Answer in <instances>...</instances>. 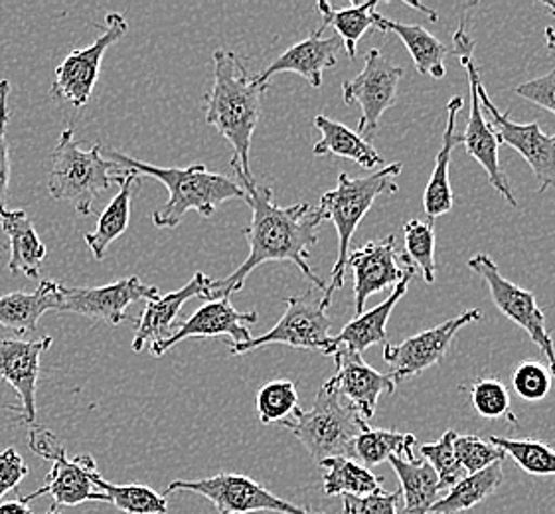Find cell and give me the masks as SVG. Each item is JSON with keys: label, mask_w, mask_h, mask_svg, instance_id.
Wrapping results in <instances>:
<instances>
[{"label": "cell", "mask_w": 555, "mask_h": 514, "mask_svg": "<svg viewBox=\"0 0 555 514\" xmlns=\"http://www.w3.org/2000/svg\"><path fill=\"white\" fill-rule=\"evenodd\" d=\"M299 391L293 381H273L257 391V415L263 425L283 424L297 414Z\"/></svg>", "instance_id": "obj_38"}, {"label": "cell", "mask_w": 555, "mask_h": 514, "mask_svg": "<svg viewBox=\"0 0 555 514\" xmlns=\"http://www.w3.org/2000/svg\"><path fill=\"white\" fill-rule=\"evenodd\" d=\"M91 481L100 489L107 503H112L115 509H119L125 514H167L168 501L165 494H158L155 489L146 485H115V483L105 481L101 477L100 471L93 473Z\"/></svg>", "instance_id": "obj_35"}, {"label": "cell", "mask_w": 555, "mask_h": 514, "mask_svg": "<svg viewBox=\"0 0 555 514\" xmlns=\"http://www.w3.org/2000/svg\"><path fill=\"white\" fill-rule=\"evenodd\" d=\"M46 514H64V513H60V511H57L56 504H52V506H50V509H48V513H46Z\"/></svg>", "instance_id": "obj_49"}, {"label": "cell", "mask_w": 555, "mask_h": 514, "mask_svg": "<svg viewBox=\"0 0 555 514\" xmlns=\"http://www.w3.org/2000/svg\"><path fill=\"white\" fill-rule=\"evenodd\" d=\"M60 307V283L40 281L33 293H9L0 297V324L14 335H33L38 331V321Z\"/></svg>", "instance_id": "obj_25"}, {"label": "cell", "mask_w": 555, "mask_h": 514, "mask_svg": "<svg viewBox=\"0 0 555 514\" xmlns=\"http://www.w3.org/2000/svg\"><path fill=\"white\" fill-rule=\"evenodd\" d=\"M28 465L24 463L23 455L14 448L4 449L0 453V503L7 492L18 489V485L26 479Z\"/></svg>", "instance_id": "obj_46"}, {"label": "cell", "mask_w": 555, "mask_h": 514, "mask_svg": "<svg viewBox=\"0 0 555 514\" xmlns=\"http://www.w3.org/2000/svg\"><path fill=\"white\" fill-rule=\"evenodd\" d=\"M552 381H554V376L550 369L535 360H524L512 374L514 390L528 402L544 400L552 390Z\"/></svg>", "instance_id": "obj_42"}, {"label": "cell", "mask_w": 555, "mask_h": 514, "mask_svg": "<svg viewBox=\"0 0 555 514\" xmlns=\"http://www.w3.org/2000/svg\"><path fill=\"white\" fill-rule=\"evenodd\" d=\"M478 98L482 112H489L492 125L504 145L512 146L522 155L524 160L532 167L535 179L540 182V192H545L555 184V134H545L538 124H516L511 113H502L490 101L489 93L480 83Z\"/></svg>", "instance_id": "obj_17"}, {"label": "cell", "mask_w": 555, "mask_h": 514, "mask_svg": "<svg viewBox=\"0 0 555 514\" xmlns=\"http://www.w3.org/2000/svg\"><path fill=\"white\" fill-rule=\"evenodd\" d=\"M463 110V98L455 95L447 105V127L443 133V146L435 157L434 172L431 179L425 187L423 192V210L427 214V218L434 222L435 218L443 216V214L453 210L455 196L451 189V180H449V165H451V155L455 151V146L463 143V134L456 133V119Z\"/></svg>", "instance_id": "obj_24"}, {"label": "cell", "mask_w": 555, "mask_h": 514, "mask_svg": "<svg viewBox=\"0 0 555 514\" xmlns=\"http://www.w3.org/2000/svg\"><path fill=\"white\" fill-rule=\"evenodd\" d=\"M455 437V429H449V432H444L439 441L420 448V453L437 473L443 491H449L451 487H455L456 483L467 477V473L461 470V465L456 461Z\"/></svg>", "instance_id": "obj_39"}, {"label": "cell", "mask_w": 555, "mask_h": 514, "mask_svg": "<svg viewBox=\"0 0 555 514\" xmlns=\"http://www.w3.org/2000/svg\"><path fill=\"white\" fill-rule=\"evenodd\" d=\"M244 201L251 206V222L244 230L249 244L247 259L225 280L214 281L211 299L230 297L244 290L245 281L254 269L269 261H291L317 290L326 291V283L309 266V252L319 242L321 214L311 204L300 202L293 206H279L269 187H259L256 179L237 172Z\"/></svg>", "instance_id": "obj_1"}, {"label": "cell", "mask_w": 555, "mask_h": 514, "mask_svg": "<svg viewBox=\"0 0 555 514\" xmlns=\"http://www.w3.org/2000/svg\"><path fill=\"white\" fill-rule=\"evenodd\" d=\"M324 470L322 487L328 497L338 494H352V497H366L372 492L382 491L384 479L374 475L372 471L360 465L354 459L331 458L319 463Z\"/></svg>", "instance_id": "obj_32"}, {"label": "cell", "mask_w": 555, "mask_h": 514, "mask_svg": "<svg viewBox=\"0 0 555 514\" xmlns=\"http://www.w3.org/2000/svg\"><path fill=\"white\" fill-rule=\"evenodd\" d=\"M127 172L129 170L103 155L101 143L81 151L74 139V127H67L52 153L48 191L54 201L69 202L81 216H89L101 192L109 191L113 182L119 184Z\"/></svg>", "instance_id": "obj_5"}, {"label": "cell", "mask_w": 555, "mask_h": 514, "mask_svg": "<svg viewBox=\"0 0 555 514\" xmlns=\"http://www.w3.org/2000/svg\"><path fill=\"white\" fill-rule=\"evenodd\" d=\"M214 81L206 98V124L234 149L232 168L244 177L254 179L249 153L251 139L261 119V103L269 90L267 83H259L256 76L247 74V67L232 50L214 52Z\"/></svg>", "instance_id": "obj_2"}, {"label": "cell", "mask_w": 555, "mask_h": 514, "mask_svg": "<svg viewBox=\"0 0 555 514\" xmlns=\"http://www.w3.org/2000/svg\"><path fill=\"white\" fill-rule=\"evenodd\" d=\"M475 44L465 33V24L459 26L455 36H453V54H455L463 67L467 69L468 86H470V115H468L467 131L463 134V145L467 149L468 155L477 160L480 167L487 170L490 184L499 191L500 196L508 202L511 206H518V201L514 196L508 179L500 165L499 149L502 145L499 133L494 125L485 119V112L478 98V88H480V76H478L477 64L473 57Z\"/></svg>", "instance_id": "obj_9"}, {"label": "cell", "mask_w": 555, "mask_h": 514, "mask_svg": "<svg viewBox=\"0 0 555 514\" xmlns=\"http://www.w3.org/2000/svg\"><path fill=\"white\" fill-rule=\"evenodd\" d=\"M389 465L400 479L403 513L429 514L431 506L441 499V491H443L434 467L425 459L408 461L396 455L389 458Z\"/></svg>", "instance_id": "obj_28"}, {"label": "cell", "mask_w": 555, "mask_h": 514, "mask_svg": "<svg viewBox=\"0 0 555 514\" xmlns=\"http://www.w3.org/2000/svg\"><path fill=\"white\" fill-rule=\"evenodd\" d=\"M490 444L511 455L518 467L535 477L555 475V451L540 439H512V437H490Z\"/></svg>", "instance_id": "obj_36"}, {"label": "cell", "mask_w": 555, "mask_h": 514, "mask_svg": "<svg viewBox=\"0 0 555 514\" xmlns=\"http://www.w3.org/2000/svg\"><path fill=\"white\" fill-rule=\"evenodd\" d=\"M379 33H396L401 42L408 48L413 64L423 76H431L434 79H443L447 74L444 57L451 54V50L437 40L434 34L427 33L420 24L393 23L386 16H382L378 23Z\"/></svg>", "instance_id": "obj_30"}, {"label": "cell", "mask_w": 555, "mask_h": 514, "mask_svg": "<svg viewBox=\"0 0 555 514\" xmlns=\"http://www.w3.org/2000/svg\"><path fill=\"white\" fill-rule=\"evenodd\" d=\"M376 7H378L376 0L366 2V4H352L348 9H334L333 4H328L324 0L317 4L322 16V30L326 26H333L334 30L338 33V38L343 40V46H345L350 60L356 57V48H358L360 38L370 28H378L382 14L376 12Z\"/></svg>", "instance_id": "obj_31"}, {"label": "cell", "mask_w": 555, "mask_h": 514, "mask_svg": "<svg viewBox=\"0 0 555 514\" xmlns=\"http://www.w3.org/2000/svg\"><path fill=\"white\" fill-rule=\"evenodd\" d=\"M211 290H214V280L198 271L184 287L167 293L163 297L158 295L156 299L146 303L145 311L141 313L137 333H134V352H141L146 343L153 345V343H158V340L170 336V333L175 331L180 309L194 297H204L211 301Z\"/></svg>", "instance_id": "obj_21"}, {"label": "cell", "mask_w": 555, "mask_h": 514, "mask_svg": "<svg viewBox=\"0 0 555 514\" xmlns=\"http://www.w3.org/2000/svg\"><path fill=\"white\" fill-rule=\"evenodd\" d=\"M333 357L336 374L331 381L358 414L366 422L372 420L378 408L379 396L393 394L396 382L391 381L389 374L372 369L362 355H356L350 348L336 347Z\"/></svg>", "instance_id": "obj_19"}, {"label": "cell", "mask_w": 555, "mask_h": 514, "mask_svg": "<svg viewBox=\"0 0 555 514\" xmlns=\"http://www.w3.org/2000/svg\"><path fill=\"white\" fill-rule=\"evenodd\" d=\"M401 168L403 165L396 163V165L379 168L378 172L362 179H350L346 172H340L336 189L322 194L321 204L317 206V210L321 214L322 222L331 220L338 232V257L333 268V281L324 291L326 301L331 303L334 291L345 285V273L348 268V256H350L348 247L358 226L370 213L374 202L382 196L398 192L396 179L400 177Z\"/></svg>", "instance_id": "obj_4"}, {"label": "cell", "mask_w": 555, "mask_h": 514, "mask_svg": "<svg viewBox=\"0 0 555 514\" xmlns=\"http://www.w3.org/2000/svg\"><path fill=\"white\" fill-rule=\"evenodd\" d=\"M314 125L322 134L321 141L312 149V153L317 157L333 155V157L348 158L358 167L366 168V170H374L384 163V158L374 149V145L362 134L348 129L346 125L333 121L326 115H317Z\"/></svg>", "instance_id": "obj_27"}, {"label": "cell", "mask_w": 555, "mask_h": 514, "mask_svg": "<svg viewBox=\"0 0 555 514\" xmlns=\"http://www.w3.org/2000/svg\"><path fill=\"white\" fill-rule=\"evenodd\" d=\"M30 449L36 455L52 461V470L48 479L38 491L30 494H18L24 503H30L40 497H52L56 506H78L86 503H107V497L91 481L93 473H98V463L91 455L67 458V451L60 439L50 429L34 425L30 429Z\"/></svg>", "instance_id": "obj_7"}, {"label": "cell", "mask_w": 555, "mask_h": 514, "mask_svg": "<svg viewBox=\"0 0 555 514\" xmlns=\"http://www.w3.org/2000/svg\"><path fill=\"white\" fill-rule=\"evenodd\" d=\"M119 187H121V191L113 196L112 202L101 213L95 232L86 234V244L93 252V257L98 261L105 257L113 242L119 240L127 232L129 220H131L134 189L141 187V177L129 170L127 175H122Z\"/></svg>", "instance_id": "obj_29"}, {"label": "cell", "mask_w": 555, "mask_h": 514, "mask_svg": "<svg viewBox=\"0 0 555 514\" xmlns=\"http://www.w3.org/2000/svg\"><path fill=\"white\" fill-rule=\"evenodd\" d=\"M105 157L112 158L125 170H131L139 177H153L167 187V204L153 214L156 228H177L190 210H196L204 218H211L223 202L234 198L244 201V189L237 182L220 172H210L204 165L186 168L153 167L119 151H109Z\"/></svg>", "instance_id": "obj_3"}, {"label": "cell", "mask_w": 555, "mask_h": 514, "mask_svg": "<svg viewBox=\"0 0 555 514\" xmlns=\"http://www.w3.org/2000/svg\"><path fill=\"white\" fill-rule=\"evenodd\" d=\"M0 226L11 242V273L38 280L40 266L46 259V246L38 232L34 230L28 214L24 210H9L4 206L0 208Z\"/></svg>", "instance_id": "obj_26"}, {"label": "cell", "mask_w": 555, "mask_h": 514, "mask_svg": "<svg viewBox=\"0 0 555 514\" xmlns=\"http://www.w3.org/2000/svg\"><path fill=\"white\" fill-rule=\"evenodd\" d=\"M403 67L393 66L378 48L367 52L364 69L350 81L343 83L345 103H358L362 115L358 124V133L366 141H374L379 131L382 115L396 103Z\"/></svg>", "instance_id": "obj_13"}, {"label": "cell", "mask_w": 555, "mask_h": 514, "mask_svg": "<svg viewBox=\"0 0 555 514\" xmlns=\"http://www.w3.org/2000/svg\"><path fill=\"white\" fill-rule=\"evenodd\" d=\"M405 254L403 261L408 268L422 269L425 283L435 281V228L431 220H410L403 226Z\"/></svg>", "instance_id": "obj_37"}, {"label": "cell", "mask_w": 555, "mask_h": 514, "mask_svg": "<svg viewBox=\"0 0 555 514\" xmlns=\"http://www.w3.org/2000/svg\"><path fill=\"white\" fill-rule=\"evenodd\" d=\"M129 30V24L119 12L107 14L105 28L100 38L81 50H72L54 72L50 93L60 101H66L76 110L88 105L100 79L101 62L109 46L119 42Z\"/></svg>", "instance_id": "obj_12"}, {"label": "cell", "mask_w": 555, "mask_h": 514, "mask_svg": "<svg viewBox=\"0 0 555 514\" xmlns=\"http://www.w3.org/2000/svg\"><path fill=\"white\" fill-rule=\"evenodd\" d=\"M396 235L384 240H372L366 246L358 247L348 256V266L354 271L356 317L364 313L367 297L379 291L396 287L405 271L398 266Z\"/></svg>", "instance_id": "obj_20"}, {"label": "cell", "mask_w": 555, "mask_h": 514, "mask_svg": "<svg viewBox=\"0 0 555 514\" xmlns=\"http://www.w3.org/2000/svg\"><path fill=\"white\" fill-rule=\"evenodd\" d=\"M9 95H11V81L0 79V208L7 206V194L11 184V151H9V139H7V127L11 121Z\"/></svg>", "instance_id": "obj_43"}, {"label": "cell", "mask_w": 555, "mask_h": 514, "mask_svg": "<svg viewBox=\"0 0 555 514\" xmlns=\"http://www.w3.org/2000/svg\"><path fill=\"white\" fill-rule=\"evenodd\" d=\"M482 319L480 309H468L465 313L453 317L444 323L437 324L434 329H427L423 333L410 336L400 345H386L384 347V360L389 364V376L396 382L413 378L422 374L423 370L431 369L443 360L447 350L451 347L456 333L467 326L468 323H475Z\"/></svg>", "instance_id": "obj_14"}, {"label": "cell", "mask_w": 555, "mask_h": 514, "mask_svg": "<svg viewBox=\"0 0 555 514\" xmlns=\"http://www.w3.org/2000/svg\"><path fill=\"white\" fill-rule=\"evenodd\" d=\"M52 343V336H42L36 340H0V378L18 394L21 406H12L11 410L21 414L18 420L23 424L33 425L36 422V390L42 369V355L50 350Z\"/></svg>", "instance_id": "obj_18"}, {"label": "cell", "mask_w": 555, "mask_h": 514, "mask_svg": "<svg viewBox=\"0 0 555 514\" xmlns=\"http://www.w3.org/2000/svg\"><path fill=\"white\" fill-rule=\"evenodd\" d=\"M158 297L155 285L139 278H125L103 287H69L60 283L57 313H76L100 319L109 324L127 321V307L134 301H151Z\"/></svg>", "instance_id": "obj_15"}, {"label": "cell", "mask_w": 555, "mask_h": 514, "mask_svg": "<svg viewBox=\"0 0 555 514\" xmlns=\"http://www.w3.org/2000/svg\"><path fill=\"white\" fill-rule=\"evenodd\" d=\"M516 95L555 115V67L540 78L530 79L516 88Z\"/></svg>", "instance_id": "obj_45"}, {"label": "cell", "mask_w": 555, "mask_h": 514, "mask_svg": "<svg viewBox=\"0 0 555 514\" xmlns=\"http://www.w3.org/2000/svg\"><path fill=\"white\" fill-rule=\"evenodd\" d=\"M413 278H415V269L405 268L403 280L393 287L386 301L379 303L370 311L358 314L354 321H350L338 335L333 336L331 357H333L336 347L350 348L356 355H364L367 348L374 347V345L386 347L388 345L386 326H388L389 317H391V311L396 309V305L400 303L401 297L408 293V287H410Z\"/></svg>", "instance_id": "obj_23"}, {"label": "cell", "mask_w": 555, "mask_h": 514, "mask_svg": "<svg viewBox=\"0 0 555 514\" xmlns=\"http://www.w3.org/2000/svg\"><path fill=\"white\" fill-rule=\"evenodd\" d=\"M417 439L413 434H400L388 429H374L367 425L358 436L354 444L356 459L364 463V467H376L389 458H401L413 461V448Z\"/></svg>", "instance_id": "obj_34"}, {"label": "cell", "mask_w": 555, "mask_h": 514, "mask_svg": "<svg viewBox=\"0 0 555 514\" xmlns=\"http://www.w3.org/2000/svg\"><path fill=\"white\" fill-rule=\"evenodd\" d=\"M259 321V314L256 311L242 313L237 311L230 297H218L211 301L202 305L196 313L189 317L182 324L175 326L170 336L153 343L151 345V355L153 357H163L170 348L177 347L178 343L186 338H210V336H230V345H242L249 338H254L249 333V326Z\"/></svg>", "instance_id": "obj_16"}, {"label": "cell", "mask_w": 555, "mask_h": 514, "mask_svg": "<svg viewBox=\"0 0 555 514\" xmlns=\"http://www.w3.org/2000/svg\"><path fill=\"white\" fill-rule=\"evenodd\" d=\"M189 491L208 499L220 514H324L311 513L299 504L289 503L278 494L267 491L259 483L237 475V473H220L206 479L194 481H172L168 492Z\"/></svg>", "instance_id": "obj_10"}, {"label": "cell", "mask_w": 555, "mask_h": 514, "mask_svg": "<svg viewBox=\"0 0 555 514\" xmlns=\"http://www.w3.org/2000/svg\"><path fill=\"white\" fill-rule=\"evenodd\" d=\"M322 33L324 30L319 28L307 40L291 46L289 50H285L273 64H269L267 69L257 74V81L269 86V79L275 74L293 72V74H299L300 78L307 79L312 88H321L324 69L336 66L340 48H343V40L338 36L322 38Z\"/></svg>", "instance_id": "obj_22"}, {"label": "cell", "mask_w": 555, "mask_h": 514, "mask_svg": "<svg viewBox=\"0 0 555 514\" xmlns=\"http://www.w3.org/2000/svg\"><path fill=\"white\" fill-rule=\"evenodd\" d=\"M0 514H34L33 509L28 506V503H24L21 499L16 501H7V503H0Z\"/></svg>", "instance_id": "obj_47"}, {"label": "cell", "mask_w": 555, "mask_h": 514, "mask_svg": "<svg viewBox=\"0 0 555 514\" xmlns=\"http://www.w3.org/2000/svg\"><path fill=\"white\" fill-rule=\"evenodd\" d=\"M468 268L487 281L492 303L499 307L500 313L512 323L518 324L532 338L533 345L544 352L547 369L555 378V347L552 336L545 326V314L538 307V299L532 291L522 290L500 273L499 266L487 254H477L468 259Z\"/></svg>", "instance_id": "obj_11"}, {"label": "cell", "mask_w": 555, "mask_h": 514, "mask_svg": "<svg viewBox=\"0 0 555 514\" xmlns=\"http://www.w3.org/2000/svg\"><path fill=\"white\" fill-rule=\"evenodd\" d=\"M455 455L461 470L467 475L480 473L494 463H502V459H506V453L502 449L478 436H456Z\"/></svg>", "instance_id": "obj_41"}, {"label": "cell", "mask_w": 555, "mask_h": 514, "mask_svg": "<svg viewBox=\"0 0 555 514\" xmlns=\"http://www.w3.org/2000/svg\"><path fill=\"white\" fill-rule=\"evenodd\" d=\"M502 475V463H494L480 473L467 475L431 506L429 514H459L475 509L490 492L499 489Z\"/></svg>", "instance_id": "obj_33"}, {"label": "cell", "mask_w": 555, "mask_h": 514, "mask_svg": "<svg viewBox=\"0 0 555 514\" xmlns=\"http://www.w3.org/2000/svg\"><path fill=\"white\" fill-rule=\"evenodd\" d=\"M317 287L289 297L287 309L279 323L267 331L266 335L249 338L242 345H230L228 348L232 355H244L256 348H263L267 345H285L291 348H305V350H317L326 357H331V326L333 321L326 314L331 303L324 299V295H317Z\"/></svg>", "instance_id": "obj_8"}, {"label": "cell", "mask_w": 555, "mask_h": 514, "mask_svg": "<svg viewBox=\"0 0 555 514\" xmlns=\"http://www.w3.org/2000/svg\"><path fill=\"white\" fill-rule=\"evenodd\" d=\"M470 403L478 415L487 420H502L512 415L511 391L499 378H480L470 388Z\"/></svg>", "instance_id": "obj_40"}, {"label": "cell", "mask_w": 555, "mask_h": 514, "mask_svg": "<svg viewBox=\"0 0 555 514\" xmlns=\"http://www.w3.org/2000/svg\"><path fill=\"white\" fill-rule=\"evenodd\" d=\"M401 492H372L366 497H343V514H398L396 506L400 503Z\"/></svg>", "instance_id": "obj_44"}, {"label": "cell", "mask_w": 555, "mask_h": 514, "mask_svg": "<svg viewBox=\"0 0 555 514\" xmlns=\"http://www.w3.org/2000/svg\"><path fill=\"white\" fill-rule=\"evenodd\" d=\"M293 436L299 439L311 459L321 463L324 459H354V444L367 427V422L352 406L343 402L340 390L333 381L322 384L311 410H297L283 422Z\"/></svg>", "instance_id": "obj_6"}, {"label": "cell", "mask_w": 555, "mask_h": 514, "mask_svg": "<svg viewBox=\"0 0 555 514\" xmlns=\"http://www.w3.org/2000/svg\"><path fill=\"white\" fill-rule=\"evenodd\" d=\"M545 42H547V48L552 50V52H555V30L552 28V26H547L545 28Z\"/></svg>", "instance_id": "obj_48"}]
</instances>
